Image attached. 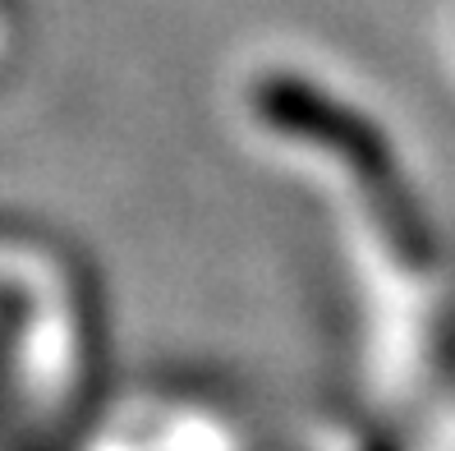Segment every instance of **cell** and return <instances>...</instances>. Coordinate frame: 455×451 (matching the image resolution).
I'll use <instances>...</instances> for the list:
<instances>
[{
  "instance_id": "6da1fadb",
  "label": "cell",
  "mask_w": 455,
  "mask_h": 451,
  "mask_svg": "<svg viewBox=\"0 0 455 451\" xmlns=\"http://www.w3.org/2000/svg\"><path fill=\"white\" fill-rule=\"evenodd\" d=\"M253 116L267 134H285L294 143H313L327 157L345 162L363 184L395 180L391 139L355 106L336 101L317 84H304L299 74H267L253 88Z\"/></svg>"
}]
</instances>
